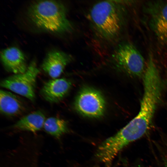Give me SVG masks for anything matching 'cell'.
<instances>
[{
    "mask_svg": "<svg viewBox=\"0 0 167 167\" xmlns=\"http://www.w3.org/2000/svg\"><path fill=\"white\" fill-rule=\"evenodd\" d=\"M27 15L35 26L43 30L62 34L73 29L72 25L67 16L66 8L59 1H34L28 7Z\"/></svg>",
    "mask_w": 167,
    "mask_h": 167,
    "instance_id": "cell-1",
    "label": "cell"
},
{
    "mask_svg": "<svg viewBox=\"0 0 167 167\" xmlns=\"http://www.w3.org/2000/svg\"><path fill=\"white\" fill-rule=\"evenodd\" d=\"M125 11L120 2L113 1L98 2L91 9L89 18L96 34L108 41L116 38L125 23Z\"/></svg>",
    "mask_w": 167,
    "mask_h": 167,
    "instance_id": "cell-2",
    "label": "cell"
},
{
    "mask_svg": "<svg viewBox=\"0 0 167 167\" xmlns=\"http://www.w3.org/2000/svg\"><path fill=\"white\" fill-rule=\"evenodd\" d=\"M112 58L116 66L126 74L134 77H140L144 71V58L131 43L126 42L119 45Z\"/></svg>",
    "mask_w": 167,
    "mask_h": 167,
    "instance_id": "cell-3",
    "label": "cell"
},
{
    "mask_svg": "<svg viewBox=\"0 0 167 167\" xmlns=\"http://www.w3.org/2000/svg\"><path fill=\"white\" fill-rule=\"evenodd\" d=\"M40 72L36 62L32 61L24 72L14 74L3 79L1 82V86L33 101L36 79Z\"/></svg>",
    "mask_w": 167,
    "mask_h": 167,
    "instance_id": "cell-4",
    "label": "cell"
},
{
    "mask_svg": "<svg viewBox=\"0 0 167 167\" xmlns=\"http://www.w3.org/2000/svg\"><path fill=\"white\" fill-rule=\"evenodd\" d=\"M105 105V99L101 93L88 87L81 90L75 102V107L79 113L86 117L94 118L103 115Z\"/></svg>",
    "mask_w": 167,
    "mask_h": 167,
    "instance_id": "cell-5",
    "label": "cell"
},
{
    "mask_svg": "<svg viewBox=\"0 0 167 167\" xmlns=\"http://www.w3.org/2000/svg\"><path fill=\"white\" fill-rule=\"evenodd\" d=\"M150 27L158 42L167 45V2L151 1L144 7Z\"/></svg>",
    "mask_w": 167,
    "mask_h": 167,
    "instance_id": "cell-6",
    "label": "cell"
},
{
    "mask_svg": "<svg viewBox=\"0 0 167 167\" xmlns=\"http://www.w3.org/2000/svg\"><path fill=\"white\" fill-rule=\"evenodd\" d=\"M72 59V56L65 52L58 50L52 51L46 55L41 67L53 79L58 78Z\"/></svg>",
    "mask_w": 167,
    "mask_h": 167,
    "instance_id": "cell-7",
    "label": "cell"
},
{
    "mask_svg": "<svg viewBox=\"0 0 167 167\" xmlns=\"http://www.w3.org/2000/svg\"><path fill=\"white\" fill-rule=\"evenodd\" d=\"M71 86V82L65 78L52 79L44 84L40 94L47 101L51 103H57L66 96Z\"/></svg>",
    "mask_w": 167,
    "mask_h": 167,
    "instance_id": "cell-8",
    "label": "cell"
},
{
    "mask_svg": "<svg viewBox=\"0 0 167 167\" xmlns=\"http://www.w3.org/2000/svg\"><path fill=\"white\" fill-rule=\"evenodd\" d=\"M1 59L5 69L15 74L24 73L28 68L24 54L16 47H9L2 50L1 53Z\"/></svg>",
    "mask_w": 167,
    "mask_h": 167,
    "instance_id": "cell-9",
    "label": "cell"
},
{
    "mask_svg": "<svg viewBox=\"0 0 167 167\" xmlns=\"http://www.w3.org/2000/svg\"><path fill=\"white\" fill-rule=\"evenodd\" d=\"M0 92V109L2 114L13 117L24 112L26 107L19 97L6 91L1 90Z\"/></svg>",
    "mask_w": 167,
    "mask_h": 167,
    "instance_id": "cell-10",
    "label": "cell"
},
{
    "mask_svg": "<svg viewBox=\"0 0 167 167\" xmlns=\"http://www.w3.org/2000/svg\"><path fill=\"white\" fill-rule=\"evenodd\" d=\"M45 120L43 112L38 110L22 117L11 127L17 131L35 133L43 127Z\"/></svg>",
    "mask_w": 167,
    "mask_h": 167,
    "instance_id": "cell-11",
    "label": "cell"
},
{
    "mask_svg": "<svg viewBox=\"0 0 167 167\" xmlns=\"http://www.w3.org/2000/svg\"><path fill=\"white\" fill-rule=\"evenodd\" d=\"M43 128L46 133L57 139H59L69 131L66 121L54 117L46 119Z\"/></svg>",
    "mask_w": 167,
    "mask_h": 167,
    "instance_id": "cell-12",
    "label": "cell"
},
{
    "mask_svg": "<svg viewBox=\"0 0 167 167\" xmlns=\"http://www.w3.org/2000/svg\"><path fill=\"white\" fill-rule=\"evenodd\" d=\"M163 161L164 167H167V154L164 155L163 157Z\"/></svg>",
    "mask_w": 167,
    "mask_h": 167,
    "instance_id": "cell-13",
    "label": "cell"
},
{
    "mask_svg": "<svg viewBox=\"0 0 167 167\" xmlns=\"http://www.w3.org/2000/svg\"></svg>",
    "mask_w": 167,
    "mask_h": 167,
    "instance_id": "cell-14",
    "label": "cell"
}]
</instances>
